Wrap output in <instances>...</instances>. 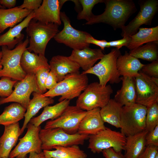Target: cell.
Returning <instances> with one entry per match:
<instances>
[{"label":"cell","instance_id":"8","mask_svg":"<svg viewBox=\"0 0 158 158\" xmlns=\"http://www.w3.org/2000/svg\"><path fill=\"white\" fill-rule=\"evenodd\" d=\"M39 136L42 142V149L51 150L55 146H70L83 145L89 135L78 133L68 134L59 128L41 129Z\"/></svg>","mask_w":158,"mask_h":158},{"label":"cell","instance_id":"30","mask_svg":"<svg viewBox=\"0 0 158 158\" xmlns=\"http://www.w3.org/2000/svg\"><path fill=\"white\" fill-rule=\"evenodd\" d=\"M122 107L114 99H110L108 103L100 109V114L104 122L121 128L120 116Z\"/></svg>","mask_w":158,"mask_h":158},{"label":"cell","instance_id":"21","mask_svg":"<svg viewBox=\"0 0 158 158\" xmlns=\"http://www.w3.org/2000/svg\"><path fill=\"white\" fill-rule=\"evenodd\" d=\"M32 11L22 8L19 6L11 8H0V32H4L8 27L12 28L21 22Z\"/></svg>","mask_w":158,"mask_h":158},{"label":"cell","instance_id":"36","mask_svg":"<svg viewBox=\"0 0 158 158\" xmlns=\"http://www.w3.org/2000/svg\"><path fill=\"white\" fill-rule=\"evenodd\" d=\"M50 71L49 68L42 67L38 68L35 72L37 85L42 94L45 93L47 90L45 84Z\"/></svg>","mask_w":158,"mask_h":158},{"label":"cell","instance_id":"24","mask_svg":"<svg viewBox=\"0 0 158 158\" xmlns=\"http://www.w3.org/2000/svg\"><path fill=\"white\" fill-rule=\"evenodd\" d=\"M121 78V87L117 91L114 99L122 106L136 103L135 78L122 76Z\"/></svg>","mask_w":158,"mask_h":158},{"label":"cell","instance_id":"53","mask_svg":"<svg viewBox=\"0 0 158 158\" xmlns=\"http://www.w3.org/2000/svg\"><path fill=\"white\" fill-rule=\"evenodd\" d=\"M155 158H158V153L157 154Z\"/></svg>","mask_w":158,"mask_h":158},{"label":"cell","instance_id":"34","mask_svg":"<svg viewBox=\"0 0 158 158\" xmlns=\"http://www.w3.org/2000/svg\"><path fill=\"white\" fill-rule=\"evenodd\" d=\"M82 7V10L78 13L77 19L80 20H85L87 22L89 21L94 15L92 12V10L96 4L104 3V0H79Z\"/></svg>","mask_w":158,"mask_h":158},{"label":"cell","instance_id":"25","mask_svg":"<svg viewBox=\"0 0 158 158\" xmlns=\"http://www.w3.org/2000/svg\"><path fill=\"white\" fill-rule=\"evenodd\" d=\"M146 130L138 134L127 136L124 146L125 158H138L146 147Z\"/></svg>","mask_w":158,"mask_h":158},{"label":"cell","instance_id":"10","mask_svg":"<svg viewBox=\"0 0 158 158\" xmlns=\"http://www.w3.org/2000/svg\"><path fill=\"white\" fill-rule=\"evenodd\" d=\"M61 19L63 23V28L54 37L57 42L62 43L73 50H80L89 47L90 44L86 40L91 35L88 33L74 28L69 18L64 12H60Z\"/></svg>","mask_w":158,"mask_h":158},{"label":"cell","instance_id":"52","mask_svg":"<svg viewBox=\"0 0 158 158\" xmlns=\"http://www.w3.org/2000/svg\"><path fill=\"white\" fill-rule=\"evenodd\" d=\"M0 158H9V157H0Z\"/></svg>","mask_w":158,"mask_h":158},{"label":"cell","instance_id":"12","mask_svg":"<svg viewBox=\"0 0 158 158\" xmlns=\"http://www.w3.org/2000/svg\"><path fill=\"white\" fill-rule=\"evenodd\" d=\"M19 81L16 83L14 89L9 96L0 98V105L13 102L19 104L26 109L30 100L31 94L34 92L41 93L35 74H27L24 79Z\"/></svg>","mask_w":158,"mask_h":158},{"label":"cell","instance_id":"13","mask_svg":"<svg viewBox=\"0 0 158 158\" xmlns=\"http://www.w3.org/2000/svg\"><path fill=\"white\" fill-rule=\"evenodd\" d=\"M87 113L76 106H69L58 118L47 122L44 128H59L71 134L77 133L80 122Z\"/></svg>","mask_w":158,"mask_h":158},{"label":"cell","instance_id":"51","mask_svg":"<svg viewBox=\"0 0 158 158\" xmlns=\"http://www.w3.org/2000/svg\"><path fill=\"white\" fill-rule=\"evenodd\" d=\"M0 8H5L4 7H3V6H2L0 4Z\"/></svg>","mask_w":158,"mask_h":158},{"label":"cell","instance_id":"28","mask_svg":"<svg viewBox=\"0 0 158 158\" xmlns=\"http://www.w3.org/2000/svg\"><path fill=\"white\" fill-rule=\"evenodd\" d=\"M20 63L22 68L27 74H35L36 71L41 67L49 68L45 56L31 53L27 49L22 54Z\"/></svg>","mask_w":158,"mask_h":158},{"label":"cell","instance_id":"42","mask_svg":"<svg viewBox=\"0 0 158 158\" xmlns=\"http://www.w3.org/2000/svg\"><path fill=\"white\" fill-rule=\"evenodd\" d=\"M130 40V36L123 37L121 39L108 42V48L111 47H115L119 49L123 46L126 47Z\"/></svg>","mask_w":158,"mask_h":158},{"label":"cell","instance_id":"2","mask_svg":"<svg viewBox=\"0 0 158 158\" xmlns=\"http://www.w3.org/2000/svg\"><path fill=\"white\" fill-rule=\"evenodd\" d=\"M59 25L53 23L45 24L32 19L26 28L29 38V47L27 49L30 52L45 56L47 45L52 38L59 32Z\"/></svg>","mask_w":158,"mask_h":158},{"label":"cell","instance_id":"47","mask_svg":"<svg viewBox=\"0 0 158 158\" xmlns=\"http://www.w3.org/2000/svg\"><path fill=\"white\" fill-rule=\"evenodd\" d=\"M28 158H46L43 152L40 153L32 152L29 153Z\"/></svg>","mask_w":158,"mask_h":158},{"label":"cell","instance_id":"18","mask_svg":"<svg viewBox=\"0 0 158 158\" xmlns=\"http://www.w3.org/2000/svg\"><path fill=\"white\" fill-rule=\"evenodd\" d=\"M100 109L96 108L87 111L80 122L78 133L88 135H95L106 128L100 114Z\"/></svg>","mask_w":158,"mask_h":158},{"label":"cell","instance_id":"48","mask_svg":"<svg viewBox=\"0 0 158 158\" xmlns=\"http://www.w3.org/2000/svg\"><path fill=\"white\" fill-rule=\"evenodd\" d=\"M151 79L154 83L158 86V78L151 77Z\"/></svg>","mask_w":158,"mask_h":158},{"label":"cell","instance_id":"54","mask_svg":"<svg viewBox=\"0 0 158 158\" xmlns=\"http://www.w3.org/2000/svg\"><path fill=\"white\" fill-rule=\"evenodd\" d=\"M1 33V32H0V34Z\"/></svg>","mask_w":158,"mask_h":158},{"label":"cell","instance_id":"20","mask_svg":"<svg viewBox=\"0 0 158 158\" xmlns=\"http://www.w3.org/2000/svg\"><path fill=\"white\" fill-rule=\"evenodd\" d=\"M34 17V11L19 24L10 28L7 32L0 36V46H5L8 48L13 49L16 45L22 41L24 35L21 32L27 28L30 21Z\"/></svg>","mask_w":158,"mask_h":158},{"label":"cell","instance_id":"50","mask_svg":"<svg viewBox=\"0 0 158 158\" xmlns=\"http://www.w3.org/2000/svg\"><path fill=\"white\" fill-rule=\"evenodd\" d=\"M2 66L0 63V71L2 69Z\"/></svg>","mask_w":158,"mask_h":158},{"label":"cell","instance_id":"46","mask_svg":"<svg viewBox=\"0 0 158 158\" xmlns=\"http://www.w3.org/2000/svg\"><path fill=\"white\" fill-rule=\"evenodd\" d=\"M16 0H0V4L4 8L8 9L14 7L16 5Z\"/></svg>","mask_w":158,"mask_h":158},{"label":"cell","instance_id":"35","mask_svg":"<svg viewBox=\"0 0 158 158\" xmlns=\"http://www.w3.org/2000/svg\"><path fill=\"white\" fill-rule=\"evenodd\" d=\"M146 108L145 130L148 132L158 125V102H155Z\"/></svg>","mask_w":158,"mask_h":158},{"label":"cell","instance_id":"29","mask_svg":"<svg viewBox=\"0 0 158 158\" xmlns=\"http://www.w3.org/2000/svg\"><path fill=\"white\" fill-rule=\"evenodd\" d=\"M135 34L130 36V41L126 47L131 50L148 42L158 41V26L140 28Z\"/></svg>","mask_w":158,"mask_h":158},{"label":"cell","instance_id":"44","mask_svg":"<svg viewBox=\"0 0 158 158\" xmlns=\"http://www.w3.org/2000/svg\"><path fill=\"white\" fill-rule=\"evenodd\" d=\"M57 83L56 77L53 73L50 71L45 82V86L46 88L50 90L53 88Z\"/></svg>","mask_w":158,"mask_h":158},{"label":"cell","instance_id":"40","mask_svg":"<svg viewBox=\"0 0 158 158\" xmlns=\"http://www.w3.org/2000/svg\"><path fill=\"white\" fill-rule=\"evenodd\" d=\"M42 2V0H24L23 3L19 7L22 8L35 11L40 7Z\"/></svg>","mask_w":158,"mask_h":158},{"label":"cell","instance_id":"49","mask_svg":"<svg viewBox=\"0 0 158 158\" xmlns=\"http://www.w3.org/2000/svg\"><path fill=\"white\" fill-rule=\"evenodd\" d=\"M2 56V53L1 51H0V61L1 59Z\"/></svg>","mask_w":158,"mask_h":158},{"label":"cell","instance_id":"3","mask_svg":"<svg viewBox=\"0 0 158 158\" xmlns=\"http://www.w3.org/2000/svg\"><path fill=\"white\" fill-rule=\"evenodd\" d=\"M29 43L27 36L24 41L18 44L13 49L7 46L2 47V56L0 63L2 68L0 71V77H7L20 81L27 75L20 65V60L23 52L27 49Z\"/></svg>","mask_w":158,"mask_h":158},{"label":"cell","instance_id":"39","mask_svg":"<svg viewBox=\"0 0 158 158\" xmlns=\"http://www.w3.org/2000/svg\"><path fill=\"white\" fill-rule=\"evenodd\" d=\"M146 145L158 147V125L152 130L147 132L145 138Z\"/></svg>","mask_w":158,"mask_h":158},{"label":"cell","instance_id":"4","mask_svg":"<svg viewBox=\"0 0 158 158\" xmlns=\"http://www.w3.org/2000/svg\"><path fill=\"white\" fill-rule=\"evenodd\" d=\"M88 83V79L86 74L79 72L69 74L58 82L53 88L42 95L52 98L61 96L59 99V102L65 99L70 100L78 97L87 87Z\"/></svg>","mask_w":158,"mask_h":158},{"label":"cell","instance_id":"1","mask_svg":"<svg viewBox=\"0 0 158 158\" xmlns=\"http://www.w3.org/2000/svg\"><path fill=\"white\" fill-rule=\"evenodd\" d=\"M104 11L94 15L86 25L103 23L111 26L114 30L122 29L129 17L136 11V6L132 0H104Z\"/></svg>","mask_w":158,"mask_h":158},{"label":"cell","instance_id":"26","mask_svg":"<svg viewBox=\"0 0 158 158\" xmlns=\"http://www.w3.org/2000/svg\"><path fill=\"white\" fill-rule=\"evenodd\" d=\"M33 93V97L30 101L25 115L24 123L21 128V134L23 132L31 119L41 109L53 104L54 102L53 98L42 96L40 93Z\"/></svg>","mask_w":158,"mask_h":158},{"label":"cell","instance_id":"16","mask_svg":"<svg viewBox=\"0 0 158 158\" xmlns=\"http://www.w3.org/2000/svg\"><path fill=\"white\" fill-rule=\"evenodd\" d=\"M67 0H43L40 7L34 11L32 19L45 24L53 23L61 25L60 10Z\"/></svg>","mask_w":158,"mask_h":158},{"label":"cell","instance_id":"5","mask_svg":"<svg viewBox=\"0 0 158 158\" xmlns=\"http://www.w3.org/2000/svg\"><path fill=\"white\" fill-rule=\"evenodd\" d=\"M119 49L113 48L107 54H104L100 61L92 68L82 73L95 75L98 78L99 84L104 87L108 83H118L121 81L116 66V61L121 55Z\"/></svg>","mask_w":158,"mask_h":158},{"label":"cell","instance_id":"41","mask_svg":"<svg viewBox=\"0 0 158 158\" xmlns=\"http://www.w3.org/2000/svg\"><path fill=\"white\" fill-rule=\"evenodd\" d=\"M158 153V147L148 145L138 158H155Z\"/></svg>","mask_w":158,"mask_h":158},{"label":"cell","instance_id":"32","mask_svg":"<svg viewBox=\"0 0 158 158\" xmlns=\"http://www.w3.org/2000/svg\"><path fill=\"white\" fill-rule=\"evenodd\" d=\"M26 110L19 103L11 104L5 107L0 115V125L6 126L18 122L24 117Z\"/></svg>","mask_w":158,"mask_h":158},{"label":"cell","instance_id":"7","mask_svg":"<svg viewBox=\"0 0 158 158\" xmlns=\"http://www.w3.org/2000/svg\"><path fill=\"white\" fill-rule=\"evenodd\" d=\"M113 91L109 85L103 87L97 82L90 83L78 97L76 106L87 111L101 108L108 103Z\"/></svg>","mask_w":158,"mask_h":158},{"label":"cell","instance_id":"45","mask_svg":"<svg viewBox=\"0 0 158 158\" xmlns=\"http://www.w3.org/2000/svg\"><path fill=\"white\" fill-rule=\"evenodd\" d=\"M102 152L105 158H125L121 153L117 152L112 148L104 150Z\"/></svg>","mask_w":158,"mask_h":158},{"label":"cell","instance_id":"33","mask_svg":"<svg viewBox=\"0 0 158 158\" xmlns=\"http://www.w3.org/2000/svg\"><path fill=\"white\" fill-rule=\"evenodd\" d=\"M129 53L138 59L151 62L158 60V41L148 42L130 50Z\"/></svg>","mask_w":158,"mask_h":158},{"label":"cell","instance_id":"14","mask_svg":"<svg viewBox=\"0 0 158 158\" xmlns=\"http://www.w3.org/2000/svg\"><path fill=\"white\" fill-rule=\"evenodd\" d=\"M25 135L19 139L18 144L11 151L9 157L26 158L27 155L34 152L40 153L42 151V142L39 136L40 126L36 127L29 123Z\"/></svg>","mask_w":158,"mask_h":158},{"label":"cell","instance_id":"17","mask_svg":"<svg viewBox=\"0 0 158 158\" xmlns=\"http://www.w3.org/2000/svg\"><path fill=\"white\" fill-rule=\"evenodd\" d=\"M49 68L56 77L58 83L69 74L79 72L80 67L69 56L57 55L53 56L49 61Z\"/></svg>","mask_w":158,"mask_h":158},{"label":"cell","instance_id":"38","mask_svg":"<svg viewBox=\"0 0 158 158\" xmlns=\"http://www.w3.org/2000/svg\"><path fill=\"white\" fill-rule=\"evenodd\" d=\"M139 71L150 77L158 78V60L144 64Z\"/></svg>","mask_w":158,"mask_h":158},{"label":"cell","instance_id":"6","mask_svg":"<svg viewBox=\"0 0 158 158\" xmlns=\"http://www.w3.org/2000/svg\"><path fill=\"white\" fill-rule=\"evenodd\" d=\"M146 107L136 103L123 106L120 114L121 132L126 137L146 129Z\"/></svg>","mask_w":158,"mask_h":158},{"label":"cell","instance_id":"23","mask_svg":"<svg viewBox=\"0 0 158 158\" xmlns=\"http://www.w3.org/2000/svg\"><path fill=\"white\" fill-rule=\"evenodd\" d=\"M21 135L19 122L4 126V133L0 138V157H9Z\"/></svg>","mask_w":158,"mask_h":158},{"label":"cell","instance_id":"19","mask_svg":"<svg viewBox=\"0 0 158 158\" xmlns=\"http://www.w3.org/2000/svg\"><path fill=\"white\" fill-rule=\"evenodd\" d=\"M104 54L101 49H92L89 47L80 50H73L69 58L86 71L92 68Z\"/></svg>","mask_w":158,"mask_h":158},{"label":"cell","instance_id":"22","mask_svg":"<svg viewBox=\"0 0 158 158\" xmlns=\"http://www.w3.org/2000/svg\"><path fill=\"white\" fill-rule=\"evenodd\" d=\"M144 64L138 59L130 54L126 51L120 55L116 61V66L120 76L135 78L139 75V72Z\"/></svg>","mask_w":158,"mask_h":158},{"label":"cell","instance_id":"43","mask_svg":"<svg viewBox=\"0 0 158 158\" xmlns=\"http://www.w3.org/2000/svg\"><path fill=\"white\" fill-rule=\"evenodd\" d=\"M86 42L90 44H92L99 47L102 50H104L106 47L108 48V42L105 40H97L94 38L91 35L87 38Z\"/></svg>","mask_w":158,"mask_h":158},{"label":"cell","instance_id":"15","mask_svg":"<svg viewBox=\"0 0 158 158\" xmlns=\"http://www.w3.org/2000/svg\"><path fill=\"white\" fill-rule=\"evenodd\" d=\"M139 75L135 78L136 93L135 103L147 107L158 102V86L150 77L139 71Z\"/></svg>","mask_w":158,"mask_h":158},{"label":"cell","instance_id":"27","mask_svg":"<svg viewBox=\"0 0 158 158\" xmlns=\"http://www.w3.org/2000/svg\"><path fill=\"white\" fill-rule=\"evenodd\" d=\"M70 103V100L65 99L53 106H47L44 107L43 111L40 115L32 118L29 123L38 127L47 120L55 119L62 114L69 105Z\"/></svg>","mask_w":158,"mask_h":158},{"label":"cell","instance_id":"9","mask_svg":"<svg viewBox=\"0 0 158 158\" xmlns=\"http://www.w3.org/2000/svg\"><path fill=\"white\" fill-rule=\"evenodd\" d=\"M126 137L121 132L106 127L95 134L89 135L88 148L94 153H99L109 148L117 152L121 153L124 150Z\"/></svg>","mask_w":158,"mask_h":158},{"label":"cell","instance_id":"37","mask_svg":"<svg viewBox=\"0 0 158 158\" xmlns=\"http://www.w3.org/2000/svg\"><path fill=\"white\" fill-rule=\"evenodd\" d=\"M17 80H12L7 77H3L0 80V96L6 97L12 93L13 86L17 83Z\"/></svg>","mask_w":158,"mask_h":158},{"label":"cell","instance_id":"11","mask_svg":"<svg viewBox=\"0 0 158 158\" xmlns=\"http://www.w3.org/2000/svg\"><path fill=\"white\" fill-rule=\"evenodd\" d=\"M140 10L136 16L122 29L123 37L130 36L137 33L141 26L150 25L152 20L158 10V1L144 0L139 1Z\"/></svg>","mask_w":158,"mask_h":158},{"label":"cell","instance_id":"31","mask_svg":"<svg viewBox=\"0 0 158 158\" xmlns=\"http://www.w3.org/2000/svg\"><path fill=\"white\" fill-rule=\"evenodd\" d=\"M55 150H43L46 158H87V155L78 145L55 146Z\"/></svg>","mask_w":158,"mask_h":158}]
</instances>
